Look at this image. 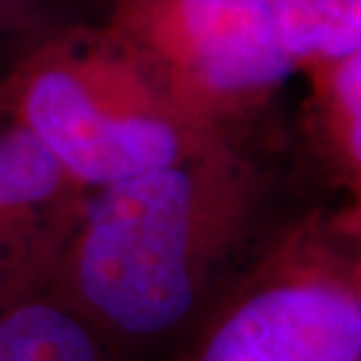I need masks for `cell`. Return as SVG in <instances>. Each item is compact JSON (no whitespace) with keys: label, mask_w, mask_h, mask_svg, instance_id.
I'll list each match as a JSON object with an SVG mask.
<instances>
[{"label":"cell","mask_w":361,"mask_h":361,"mask_svg":"<svg viewBox=\"0 0 361 361\" xmlns=\"http://www.w3.org/2000/svg\"><path fill=\"white\" fill-rule=\"evenodd\" d=\"M223 247L200 180L174 164L101 188L45 295L106 343L164 341L197 324L228 284Z\"/></svg>","instance_id":"cell-1"},{"label":"cell","mask_w":361,"mask_h":361,"mask_svg":"<svg viewBox=\"0 0 361 361\" xmlns=\"http://www.w3.org/2000/svg\"><path fill=\"white\" fill-rule=\"evenodd\" d=\"M178 361H361L359 265L286 254L228 281Z\"/></svg>","instance_id":"cell-2"},{"label":"cell","mask_w":361,"mask_h":361,"mask_svg":"<svg viewBox=\"0 0 361 361\" xmlns=\"http://www.w3.org/2000/svg\"><path fill=\"white\" fill-rule=\"evenodd\" d=\"M28 125L63 169L101 188L180 164V139L169 122L108 115L80 82L59 71L35 82Z\"/></svg>","instance_id":"cell-3"},{"label":"cell","mask_w":361,"mask_h":361,"mask_svg":"<svg viewBox=\"0 0 361 361\" xmlns=\"http://www.w3.org/2000/svg\"><path fill=\"white\" fill-rule=\"evenodd\" d=\"M183 21L216 90L263 87L291 73L270 0H183Z\"/></svg>","instance_id":"cell-4"},{"label":"cell","mask_w":361,"mask_h":361,"mask_svg":"<svg viewBox=\"0 0 361 361\" xmlns=\"http://www.w3.org/2000/svg\"><path fill=\"white\" fill-rule=\"evenodd\" d=\"M0 361H108V343L47 295L0 317Z\"/></svg>","instance_id":"cell-5"},{"label":"cell","mask_w":361,"mask_h":361,"mask_svg":"<svg viewBox=\"0 0 361 361\" xmlns=\"http://www.w3.org/2000/svg\"><path fill=\"white\" fill-rule=\"evenodd\" d=\"M270 5L279 40L291 56L359 54L361 0H270Z\"/></svg>","instance_id":"cell-6"},{"label":"cell","mask_w":361,"mask_h":361,"mask_svg":"<svg viewBox=\"0 0 361 361\" xmlns=\"http://www.w3.org/2000/svg\"><path fill=\"white\" fill-rule=\"evenodd\" d=\"M63 164L31 127L0 136V209H26L49 200L63 178Z\"/></svg>","instance_id":"cell-7"}]
</instances>
